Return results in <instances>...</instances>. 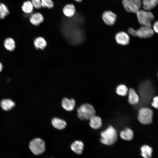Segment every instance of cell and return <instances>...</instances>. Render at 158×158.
Returning a JSON list of instances; mask_svg holds the SVG:
<instances>
[{
	"mask_svg": "<svg viewBox=\"0 0 158 158\" xmlns=\"http://www.w3.org/2000/svg\"><path fill=\"white\" fill-rule=\"evenodd\" d=\"M62 11L66 16L68 18H71L75 14L76 9L73 4H68L64 6L63 8Z\"/></svg>",
	"mask_w": 158,
	"mask_h": 158,
	"instance_id": "12",
	"label": "cell"
},
{
	"mask_svg": "<svg viewBox=\"0 0 158 158\" xmlns=\"http://www.w3.org/2000/svg\"><path fill=\"white\" fill-rule=\"evenodd\" d=\"M158 21H157L156 22H155L153 25V29L154 31L155 32H156L157 33H158Z\"/></svg>",
	"mask_w": 158,
	"mask_h": 158,
	"instance_id": "31",
	"label": "cell"
},
{
	"mask_svg": "<svg viewBox=\"0 0 158 158\" xmlns=\"http://www.w3.org/2000/svg\"><path fill=\"white\" fill-rule=\"evenodd\" d=\"M158 96L155 97L153 99V102H152L151 104L152 106L154 108H158Z\"/></svg>",
	"mask_w": 158,
	"mask_h": 158,
	"instance_id": "29",
	"label": "cell"
},
{
	"mask_svg": "<svg viewBox=\"0 0 158 158\" xmlns=\"http://www.w3.org/2000/svg\"><path fill=\"white\" fill-rule=\"evenodd\" d=\"M116 14L110 11H104L102 14V18L104 23L107 25L111 26L114 25L116 20Z\"/></svg>",
	"mask_w": 158,
	"mask_h": 158,
	"instance_id": "9",
	"label": "cell"
},
{
	"mask_svg": "<svg viewBox=\"0 0 158 158\" xmlns=\"http://www.w3.org/2000/svg\"><path fill=\"white\" fill-rule=\"evenodd\" d=\"M141 155L144 158H151L152 152V148L147 145L142 146L141 148Z\"/></svg>",
	"mask_w": 158,
	"mask_h": 158,
	"instance_id": "21",
	"label": "cell"
},
{
	"mask_svg": "<svg viewBox=\"0 0 158 158\" xmlns=\"http://www.w3.org/2000/svg\"><path fill=\"white\" fill-rule=\"evenodd\" d=\"M158 0H142V2L144 10L150 11L157 5Z\"/></svg>",
	"mask_w": 158,
	"mask_h": 158,
	"instance_id": "15",
	"label": "cell"
},
{
	"mask_svg": "<svg viewBox=\"0 0 158 158\" xmlns=\"http://www.w3.org/2000/svg\"><path fill=\"white\" fill-rule=\"evenodd\" d=\"M128 101L129 103L132 104H137L139 100L138 94L134 89L130 88L128 90Z\"/></svg>",
	"mask_w": 158,
	"mask_h": 158,
	"instance_id": "17",
	"label": "cell"
},
{
	"mask_svg": "<svg viewBox=\"0 0 158 158\" xmlns=\"http://www.w3.org/2000/svg\"><path fill=\"white\" fill-rule=\"evenodd\" d=\"M77 115L80 120H89L95 115L96 112L93 107L90 104H83L77 109Z\"/></svg>",
	"mask_w": 158,
	"mask_h": 158,
	"instance_id": "3",
	"label": "cell"
},
{
	"mask_svg": "<svg viewBox=\"0 0 158 158\" xmlns=\"http://www.w3.org/2000/svg\"><path fill=\"white\" fill-rule=\"evenodd\" d=\"M115 39L117 42L120 44L125 45L129 42V35L124 32H120L117 33L115 36Z\"/></svg>",
	"mask_w": 158,
	"mask_h": 158,
	"instance_id": "10",
	"label": "cell"
},
{
	"mask_svg": "<svg viewBox=\"0 0 158 158\" xmlns=\"http://www.w3.org/2000/svg\"><path fill=\"white\" fill-rule=\"evenodd\" d=\"M74 0L78 2H81L83 0Z\"/></svg>",
	"mask_w": 158,
	"mask_h": 158,
	"instance_id": "33",
	"label": "cell"
},
{
	"mask_svg": "<svg viewBox=\"0 0 158 158\" xmlns=\"http://www.w3.org/2000/svg\"><path fill=\"white\" fill-rule=\"evenodd\" d=\"M120 136L123 139L126 140H132L133 136V131L130 128H126L121 131L120 134Z\"/></svg>",
	"mask_w": 158,
	"mask_h": 158,
	"instance_id": "20",
	"label": "cell"
},
{
	"mask_svg": "<svg viewBox=\"0 0 158 158\" xmlns=\"http://www.w3.org/2000/svg\"><path fill=\"white\" fill-rule=\"evenodd\" d=\"M51 123L54 127L59 130L65 128L67 125L64 120L56 117L52 119Z\"/></svg>",
	"mask_w": 158,
	"mask_h": 158,
	"instance_id": "16",
	"label": "cell"
},
{
	"mask_svg": "<svg viewBox=\"0 0 158 158\" xmlns=\"http://www.w3.org/2000/svg\"><path fill=\"white\" fill-rule=\"evenodd\" d=\"M43 15L40 13L37 12L32 14L31 16L30 20L31 23L35 26H38L44 21Z\"/></svg>",
	"mask_w": 158,
	"mask_h": 158,
	"instance_id": "14",
	"label": "cell"
},
{
	"mask_svg": "<svg viewBox=\"0 0 158 158\" xmlns=\"http://www.w3.org/2000/svg\"><path fill=\"white\" fill-rule=\"evenodd\" d=\"M29 147L31 151L36 155L42 154L45 150L44 142L39 138H36L31 140L29 142Z\"/></svg>",
	"mask_w": 158,
	"mask_h": 158,
	"instance_id": "5",
	"label": "cell"
},
{
	"mask_svg": "<svg viewBox=\"0 0 158 158\" xmlns=\"http://www.w3.org/2000/svg\"><path fill=\"white\" fill-rule=\"evenodd\" d=\"M122 2L125 10L129 13H136L142 6L141 0H122Z\"/></svg>",
	"mask_w": 158,
	"mask_h": 158,
	"instance_id": "7",
	"label": "cell"
},
{
	"mask_svg": "<svg viewBox=\"0 0 158 158\" xmlns=\"http://www.w3.org/2000/svg\"><path fill=\"white\" fill-rule=\"evenodd\" d=\"M89 120V125L93 129H97L101 127L102 125V121L101 119L99 116L95 115Z\"/></svg>",
	"mask_w": 158,
	"mask_h": 158,
	"instance_id": "13",
	"label": "cell"
},
{
	"mask_svg": "<svg viewBox=\"0 0 158 158\" xmlns=\"http://www.w3.org/2000/svg\"><path fill=\"white\" fill-rule=\"evenodd\" d=\"M9 13L7 6L3 3H0V19H4Z\"/></svg>",
	"mask_w": 158,
	"mask_h": 158,
	"instance_id": "26",
	"label": "cell"
},
{
	"mask_svg": "<svg viewBox=\"0 0 158 158\" xmlns=\"http://www.w3.org/2000/svg\"><path fill=\"white\" fill-rule=\"evenodd\" d=\"M153 112L150 109L146 107L141 108L139 111L138 119L139 122L143 124H148L152 121Z\"/></svg>",
	"mask_w": 158,
	"mask_h": 158,
	"instance_id": "6",
	"label": "cell"
},
{
	"mask_svg": "<svg viewBox=\"0 0 158 158\" xmlns=\"http://www.w3.org/2000/svg\"><path fill=\"white\" fill-rule=\"evenodd\" d=\"M0 105L2 109L6 111L11 109L15 106V103L9 99H4L1 100Z\"/></svg>",
	"mask_w": 158,
	"mask_h": 158,
	"instance_id": "18",
	"label": "cell"
},
{
	"mask_svg": "<svg viewBox=\"0 0 158 158\" xmlns=\"http://www.w3.org/2000/svg\"><path fill=\"white\" fill-rule=\"evenodd\" d=\"M3 69V65L2 63L0 62V72L2 71Z\"/></svg>",
	"mask_w": 158,
	"mask_h": 158,
	"instance_id": "32",
	"label": "cell"
},
{
	"mask_svg": "<svg viewBox=\"0 0 158 158\" xmlns=\"http://www.w3.org/2000/svg\"><path fill=\"white\" fill-rule=\"evenodd\" d=\"M101 142L104 144L111 145L116 142L117 134L116 130L112 126H110L101 133Z\"/></svg>",
	"mask_w": 158,
	"mask_h": 158,
	"instance_id": "2",
	"label": "cell"
},
{
	"mask_svg": "<svg viewBox=\"0 0 158 158\" xmlns=\"http://www.w3.org/2000/svg\"><path fill=\"white\" fill-rule=\"evenodd\" d=\"M31 2L34 7L39 9L42 7L41 0H31Z\"/></svg>",
	"mask_w": 158,
	"mask_h": 158,
	"instance_id": "28",
	"label": "cell"
},
{
	"mask_svg": "<svg viewBox=\"0 0 158 158\" xmlns=\"http://www.w3.org/2000/svg\"><path fill=\"white\" fill-rule=\"evenodd\" d=\"M116 92L118 95L124 96L127 94L128 90L125 85L123 84H121L117 87Z\"/></svg>",
	"mask_w": 158,
	"mask_h": 158,
	"instance_id": "25",
	"label": "cell"
},
{
	"mask_svg": "<svg viewBox=\"0 0 158 158\" xmlns=\"http://www.w3.org/2000/svg\"><path fill=\"white\" fill-rule=\"evenodd\" d=\"M154 31L151 27L142 26L136 30V36L139 37L147 38L153 36Z\"/></svg>",
	"mask_w": 158,
	"mask_h": 158,
	"instance_id": "8",
	"label": "cell"
},
{
	"mask_svg": "<svg viewBox=\"0 0 158 158\" xmlns=\"http://www.w3.org/2000/svg\"><path fill=\"white\" fill-rule=\"evenodd\" d=\"M34 44L36 49H43L46 47L47 43L46 41L43 38L38 37L34 40Z\"/></svg>",
	"mask_w": 158,
	"mask_h": 158,
	"instance_id": "22",
	"label": "cell"
},
{
	"mask_svg": "<svg viewBox=\"0 0 158 158\" xmlns=\"http://www.w3.org/2000/svg\"><path fill=\"white\" fill-rule=\"evenodd\" d=\"M83 148V143L81 141L76 140L71 145V149L78 154H81L82 153Z\"/></svg>",
	"mask_w": 158,
	"mask_h": 158,
	"instance_id": "19",
	"label": "cell"
},
{
	"mask_svg": "<svg viewBox=\"0 0 158 158\" xmlns=\"http://www.w3.org/2000/svg\"><path fill=\"white\" fill-rule=\"evenodd\" d=\"M75 104V102L73 99H69L66 98H64L62 100V107L64 109L68 111L73 110Z\"/></svg>",
	"mask_w": 158,
	"mask_h": 158,
	"instance_id": "11",
	"label": "cell"
},
{
	"mask_svg": "<svg viewBox=\"0 0 158 158\" xmlns=\"http://www.w3.org/2000/svg\"><path fill=\"white\" fill-rule=\"evenodd\" d=\"M33 7L31 2L29 1L25 2L22 6L23 11L28 14L31 13L32 12Z\"/></svg>",
	"mask_w": 158,
	"mask_h": 158,
	"instance_id": "24",
	"label": "cell"
},
{
	"mask_svg": "<svg viewBox=\"0 0 158 158\" xmlns=\"http://www.w3.org/2000/svg\"><path fill=\"white\" fill-rule=\"evenodd\" d=\"M4 44L6 49L9 51H13L15 49V42L12 38H6L4 41Z\"/></svg>",
	"mask_w": 158,
	"mask_h": 158,
	"instance_id": "23",
	"label": "cell"
},
{
	"mask_svg": "<svg viewBox=\"0 0 158 158\" xmlns=\"http://www.w3.org/2000/svg\"><path fill=\"white\" fill-rule=\"evenodd\" d=\"M139 23L142 26L151 27L152 22L154 19L153 14L150 11L140 9L136 13Z\"/></svg>",
	"mask_w": 158,
	"mask_h": 158,
	"instance_id": "4",
	"label": "cell"
},
{
	"mask_svg": "<svg viewBox=\"0 0 158 158\" xmlns=\"http://www.w3.org/2000/svg\"><path fill=\"white\" fill-rule=\"evenodd\" d=\"M42 7L52 8L54 6V2L52 0H41Z\"/></svg>",
	"mask_w": 158,
	"mask_h": 158,
	"instance_id": "27",
	"label": "cell"
},
{
	"mask_svg": "<svg viewBox=\"0 0 158 158\" xmlns=\"http://www.w3.org/2000/svg\"><path fill=\"white\" fill-rule=\"evenodd\" d=\"M128 32L129 34L133 36H136V30L133 28H130L128 29Z\"/></svg>",
	"mask_w": 158,
	"mask_h": 158,
	"instance_id": "30",
	"label": "cell"
},
{
	"mask_svg": "<svg viewBox=\"0 0 158 158\" xmlns=\"http://www.w3.org/2000/svg\"><path fill=\"white\" fill-rule=\"evenodd\" d=\"M61 31L65 39L72 45L80 44L85 39V35L83 30L76 25H64L62 27Z\"/></svg>",
	"mask_w": 158,
	"mask_h": 158,
	"instance_id": "1",
	"label": "cell"
}]
</instances>
